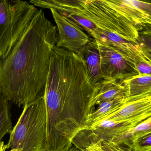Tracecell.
Here are the masks:
<instances>
[{
	"label": "cell",
	"instance_id": "19",
	"mask_svg": "<svg viewBox=\"0 0 151 151\" xmlns=\"http://www.w3.org/2000/svg\"><path fill=\"white\" fill-rule=\"evenodd\" d=\"M88 149L92 151H132V149L128 146L113 141L99 142L91 148Z\"/></svg>",
	"mask_w": 151,
	"mask_h": 151
},
{
	"label": "cell",
	"instance_id": "22",
	"mask_svg": "<svg viewBox=\"0 0 151 151\" xmlns=\"http://www.w3.org/2000/svg\"><path fill=\"white\" fill-rule=\"evenodd\" d=\"M68 151H92L91 150H89V149H86V150H81L79 149H78V148H76V147H74L72 146V148L68 150Z\"/></svg>",
	"mask_w": 151,
	"mask_h": 151
},
{
	"label": "cell",
	"instance_id": "20",
	"mask_svg": "<svg viewBox=\"0 0 151 151\" xmlns=\"http://www.w3.org/2000/svg\"><path fill=\"white\" fill-rule=\"evenodd\" d=\"M137 48L134 61L136 69L139 75L151 76V63L143 56L138 46Z\"/></svg>",
	"mask_w": 151,
	"mask_h": 151
},
{
	"label": "cell",
	"instance_id": "1",
	"mask_svg": "<svg viewBox=\"0 0 151 151\" xmlns=\"http://www.w3.org/2000/svg\"><path fill=\"white\" fill-rule=\"evenodd\" d=\"M99 85L92 82L83 60L54 47L44 94L47 113L46 151H68L87 127Z\"/></svg>",
	"mask_w": 151,
	"mask_h": 151
},
{
	"label": "cell",
	"instance_id": "5",
	"mask_svg": "<svg viewBox=\"0 0 151 151\" xmlns=\"http://www.w3.org/2000/svg\"><path fill=\"white\" fill-rule=\"evenodd\" d=\"M86 14L97 30L93 39L100 41L106 34L116 33L136 44L139 31L124 17L109 7L104 0H80Z\"/></svg>",
	"mask_w": 151,
	"mask_h": 151
},
{
	"label": "cell",
	"instance_id": "4",
	"mask_svg": "<svg viewBox=\"0 0 151 151\" xmlns=\"http://www.w3.org/2000/svg\"><path fill=\"white\" fill-rule=\"evenodd\" d=\"M38 9L20 0L0 2V58L5 56L30 23Z\"/></svg>",
	"mask_w": 151,
	"mask_h": 151
},
{
	"label": "cell",
	"instance_id": "15",
	"mask_svg": "<svg viewBox=\"0 0 151 151\" xmlns=\"http://www.w3.org/2000/svg\"><path fill=\"white\" fill-rule=\"evenodd\" d=\"M125 102V96H121L101 103L98 105V108L89 115L87 119V127H90L113 114Z\"/></svg>",
	"mask_w": 151,
	"mask_h": 151
},
{
	"label": "cell",
	"instance_id": "17",
	"mask_svg": "<svg viewBox=\"0 0 151 151\" xmlns=\"http://www.w3.org/2000/svg\"><path fill=\"white\" fill-rule=\"evenodd\" d=\"M9 101L0 95V139L12 131Z\"/></svg>",
	"mask_w": 151,
	"mask_h": 151
},
{
	"label": "cell",
	"instance_id": "2",
	"mask_svg": "<svg viewBox=\"0 0 151 151\" xmlns=\"http://www.w3.org/2000/svg\"><path fill=\"white\" fill-rule=\"evenodd\" d=\"M58 32L38 9L24 32L0 60V93L20 107L44 93Z\"/></svg>",
	"mask_w": 151,
	"mask_h": 151
},
{
	"label": "cell",
	"instance_id": "3",
	"mask_svg": "<svg viewBox=\"0 0 151 151\" xmlns=\"http://www.w3.org/2000/svg\"><path fill=\"white\" fill-rule=\"evenodd\" d=\"M47 113L44 93L23 107L10 134L9 151H46Z\"/></svg>",
	"mask_w": 151,
	"mask_h": 151
},
{
	"label": "cell",
	"instance_id": "14",
	"mask_svg": "<svg viewBox=\"0 0 151 151\" xmlns=\"http://www.w3.org/2000/svg\"><path fill=\"white\" fill-rule=\"evenodd\" d=\"M128 93V89L122 83L113 80H104L99 85V91L94 100V105L111 100L116 97L125 96Z\"/></svg>",
	"mask_w": 151,
	"mask_h": 151
},
{
	"label": "cell",
	"instance_id": "12",
	"mask_svg": "<svg viewBox=\"0 0 151 151\" xmlns=\"http://www.w3.org/2000/svg\"><path fill=\"white\" fill-rule=\"evenodd\" d=\"M78 55L84 61L92 82L96 85H99L104 78L101 72L100 54L97 41L91 38L89 43Z\"/></svg>",
	"mask_w": 151,
	"mask_h": 151
},
{
	"label": "cell",
	"instance_id": "21",
	"mask_svg": "<svg viewBox=\"0 0 151 151\" xmlns=\"http://www.w3.org/2000/svg\"><path fill=\"white\" fill-rule=\"evenodd\" d=\"M130 148L132 151H151V132L137 139Z\"/></svg>",
	"mask_w": 151,
	"mask_h": 151
},
{
	"label": "cell",
	"instance_id": "11",
	"mask_svg": "<svg viewBox=\"0 0 151 151\" xmlns=\"http://www.w3.org/2000/svg\"><path fill=\"white\" fill-rule=\"evenodd\" d=\"M140 122L139 121L121 122L103 119L86 128L95 137L98 143L109 142L136 127Z\"/></svg>",
	"mask_w": 151,
	"mask_h": 151
},
{
	"label": "cell",
	"instance_id": "8",
	"mask_svg": "<svg viewBox=\"0 0 151 151\" xmlns=\"http://www.w3.org/2000/svg\"><path fill=\"white\" fill-rule=\"evenodd\" d=\"M117 14L131 23L139 31L151 28V2L137 0H104Z\"/></svg>",
	"mask_w": 151,
	"mask_h": 151
},
{
	"label": "cell",
	"instance_id": "13",
	"mask_svg": "<svg viewBox=\"0 0 151 151\" xmlns=\"http://www.w3.org/2000/svg\"><path fill=\"white\" fill-rule=\"evenodd\" d=\"M128 89L125 101L151 93V76L137 75L121 82Z\"/></svg>",
	"mask_w": 151,
	"mask_h": 151
},
{
	"label": "cell",
	"instance_id": "7",
	"mask_svg": "<svg viewBox=\"0 0 151 151\" xmlns=\"http://www.w3.org/2000/svg\"><path fill=\"white\" fill-rule=\"evenodd\" d=\"M30 2L36 6L55 9L68 22L86 32L93 38L96 34L97 28L87 16L80 0H32Z\"/></svg>",
	"mask_w": 151,
	"mask_h": 151
},
{
	"label": "cell",
	"instance_id": "18",
	"mask_svg": "<svg viewBox=\"0 0 151 151\" xmlns=\"http://www.w3.org/2000/svg\"><path fill=\"white\" fill-rule=\"evenodd\" d=\"M136 44L143 56L151 63V28L145 27L139 31Z\"/></svg>",
	"mask_w": 151,
	"mask_h": 151
},
{
	"label": "cell",
	"instance_id": "9",
	"mask_svg": "<svg viewBox=\"0 0 151 151\" xmlns=\"http://www.w3.org/2000/svg\"><path fill=\"white\" fill-rule=\"evenodd\" d=\"M50 10L58 29L56 46L78 54L89 43L91 37L78 27L68 22L56 10Z\"/></svg>",
	"mask_w": 151,
	"mask_h": 151
},
{
	"label": "cell",
	"instance_id": "16",
	"mask_svg": "<svg viewBox=\"0 0 151 151\" xmlns=\"http://www.w3.org/2000/svg\"><path fill=\"white\" fill-rule=\"evenodd\" d=\"M151 132V116L127 132L116 137L113 142L124 144L129 147L140 137Z\"/></svg>",
	"mask_w": 151,
	"mask_h": 151
},
{
	"label": "cell",
	"instance_id": "10",
	"mask_svg": "<svg viewBox=\"0 0 151 151\" xmlns=\"http://www.w3.org/2000/svg\"><path fill=\"white\" fill-rule=\"evenodd\" d=\"M149 96L138 97L125 101L116 111L103 119L115 122H143L151 116Z\"/></svg>",
	"mask_w": 151,
	"mask_h": 151
},
{
	"label": "cell",
	"instance_id": "23",
	"mask_svg": "<svg viewBox=\"0 0 151 151\" xmlns=\"http://www.w3.org/2000/svg\"><path fill=\"white\" fill-rule=\"evenodd\" d=\"M150 99H151V94H150Z\"/></svg>",
	"mask_w": 151,
	"mask_h": 151
},
{
	"label": "cell",
	"instance_id": "6",
	"mask_svg": "<svg viewBox=\"0 0 151 151\" xmlns=\"http://www.w3.org/2000/svg\"><path fill=\"white\" fill-rule=\"evenodd\" d=\"M97 42L104 80H116L121 83L139 75L134 62L137 52V45L134 50H125L109 44Z\"/></svg>",
	"mask_w": 151,
	"mask_h": 151
}]
</instances>
